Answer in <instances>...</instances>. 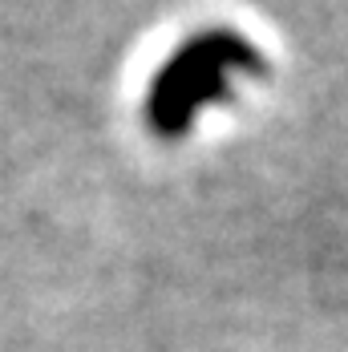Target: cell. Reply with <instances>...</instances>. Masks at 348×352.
<instances>
[{
  "label": "cell",
  "instance_id": "obj_1",
  "mask_svg": "<svg viewBox=\"0 0 348 352\" xmlns=\"http://www.w3.org/2000/svg\"><path fill=\"white\" fill-rule=\"evenodd\" d=\"M263 53L235 29H199L158 65L146 89V122L158 138H182L203 106L227 102L235 77H263Z\"/></svg>",
  "mask_w": 348,
  "mask_h": 352
}]
</instances>
